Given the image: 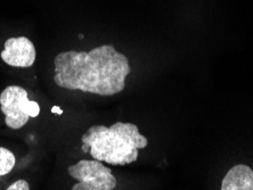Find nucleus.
Segmentation results:
<instances>
[{
    "label": "nucleus",
    "instance_id": "obj_1",
    "mask_svg": "<svg viewBox=\"0 0 253 190\" xmlns=\"http://www.w3.org/2000/svg\"><path fill=\"white\" fill-rule=\"evenodd\" d=\"M54 82L69 90L99 96H114L124 90L129 76V59L112 44H103L90 51L69 50L54 59Z\"/></svg>",
    "mask_w": 253,
    "mask_h": 190
},
{
    "label": "nucleus",
    "instance_id": "obj_2",
    "mask_svg": "<svg viewBox=\"0 0 253 190\" xmlns=\"http://www.w3.org/2000/svg\"><path fill=\"white\" fill-rule=\"evenodd\" d=\"M84 152L110 165H126L136 162L138 150L147 146L148 140L132 123L117 122L112 126L94 125L81 137Z\"/></svg>",
    "mask_w": 253,
    "mask_h": 190
},
{
    "label": "nucleus",
    "instance_id": "obj_3",
    "mask_svg": "<svg viewBox=\"0 0 253 190\" xmlns=\"http://www.w3.org/2000/svg\"><path fill=\"white\" fill-rule=\"evenodd\" d=\"M69 173L78 180L71 190H113L118 184L111 169L97 159H81L69 167Z\"/></svg>",
    "mask_w": 253,
    "mask_h": 190
},
{
    "label": "nucleus",
    "instance_id": "obj_4",
    "mask_svg": "<svg viewBox=\"0 0 253 190\" xmlns=\"http://www.w3.org/2000/svg\"><path fill=\"white\" fill-rule=\"evenodd\" d=\"M28 92L20 85H8L0 95V110L5 114V123L10 129L23 128L29 122Z\"/></svg>",
    "mask_w": 253,
    "mask_h": 190
},
{
    "label": "nucleus",
    "instance_id": "obj_5",
    "mask_svg": "<svg viewBox=\"0 0 253 190\" xmlns=\"http://www.w3.org/2000/svg\"><path fill=\"white\" fill-rule=\"evenodd\" d=\"M0 56L9 66L27 69L35 64L37 51L35 44L27 37H17L6 40Z\"/></svg>",
    "mask_w": 253,
    "mask_h": 190
},
{
    "label": "nucleus",
    "instance_id": "obj_6",
    "mask_svg": "<svg viewBox=\"0 0 253 190\" xmlns=\"http://www.w3.org/2000/svg\"><path fill=\"white\" fill-rule=\"evenodd\" d=\"M221 190H253V171L239 164L232 167L221 182Z\"/></svg>",
    "mask_w": 253,
    "mask_h": 190
},
{
    "label": "nucleus",
    "instance_id": "obj_7",
    "mask_svg": "<svg viewBox=\"0 0 253 190\" xmlns=\"http://www.w3.org/2000/svg\"><path fill=\"white\" fill-rule=\"evenodd\" d=\"M16 158L12 152L7 148L0 147V177L6 176L14 169Z\"/></svg>",
    "mask_w": 253,
    "mask_h": 190
},
{
    "label": "nucleus",
    "instance_id": "obj_8",
    "mask_svg": "<svg viewBox=\"0 0 253 190\" xmlns=\"http://www.w3.org/2000/svg\"><path fill=\"white\" fill-rule=\"evenodd\" d=\"M7 190H30V186L27 180L21 179V180L15 181L14 184L10 185Z\"/></svg>",
    "mask_w": 253,
    "mask_h": 190
},
{
    "label": "nucleus",
    "instance_id": "obj_9",
    "mask_svg": "<svg viewBox=\"0 0 253 190\" xmlns=\"http://www.w3.org/2000/svg\"><path fill=\"white\" fill-rule=\"evenodd\" d=\"M40 114V106L37 102L30 100L29 104V115L30 117H37Z\"/></svg>",
    "mask_w": 253,
    "mask_h": 190
},
{
    "label": "nucleus",
    "instance_id": "obj_10",
    "mask_svg": "<svg viewBox=\"0 0 253 190\" xmlns=\"http://www.w3.org/2000/svg\"><path fill=\"white\" fill-rule=\"evenodd\" d=\"M51 112H53L54 114H57V115H61V114H63V111L59 109L58 106H54L53 109H51Z\"/></svg>",
    "mask_w": 253,
    "mask_h": 190
},
{
    "label": "nucleus",
    "instance_id": "obj_11",
    "mask_svg": "<svg viewBox=\"0 0 253 190\" xmlns=\"http://www.w3.org/2000/svg\"><path fill=\"white\" fill-rule=\"evenodd\" d=\"M78 38H79V39H84V35H79V36H78Z\"/></svg>",
    "mask_w": 253,
    "mask_h": 190
}]
</instances>
